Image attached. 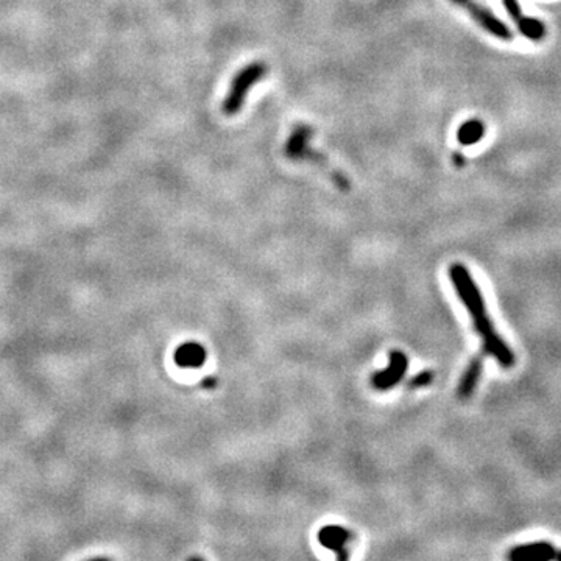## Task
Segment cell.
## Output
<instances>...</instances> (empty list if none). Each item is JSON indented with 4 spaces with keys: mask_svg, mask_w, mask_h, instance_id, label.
Wrapping results in <instances>:
<instances>
[{
    "mask_svg": "<svg viewBox=\"0 0 561 561\" xmlns=\"http://www.w3.org/2000/svg\"><path fill=\"white\" fill-rule=\"evenodd\" d=\"M449 278L454 284L458 298L468 309L472 322H474V329L482 339L485 353L490 354L502 368H512L515 365V354L500 339V335L494 331V326L486 313L484 296L468 268L455 262L449 267Z\"/></svg>",
    "mask_w": 561,
    "mask_h": 561,
    "instance_id": "1",
    "label": "cell"
},
{
    "mask_svg": "<svg viewBox=\"0 0 561 561\" xmlns=\"http://www.w3.org/2000/svg\"><path fill=\"white\" fill-rule=\"evenodd\" d=\"M268 74V65L262 61H254L245 65L242 70H239L234 80L231 82L228 96L225 97L222 111L225 115H236L242 109L246 96L251 91V87L264 80Z\"/></svg>",
    "mask_w": 561,
    "mask_h": 561,
    "instance_id": "2",
    "label": "cell"
},
{
    "mask_svg": "<svg viewBox=\"0 0 561 561\" xmlns=\"http://www.w3.org/2000/svg\"><path fill=\"white\" fill-rule=\"evenodd\" d=\"M450 2L458 5V6H462V8L468 11L471 14V18L474 19L477 24L488 33H491L493 36H496V38H499L502 41L513 39L512 30H510L504 22L499 20L493 13L484 8L482 5H479L477 2H474V0H450Z\"/></svg>",
    "mask_w": 561,
    "mask_h": 561,
    "instance_id": "3",
    "label": "cell"
},
{
    "mask_svg": "<svg viewBox=\"0 0 561 561\" xmlns=\"http://www.w3.org/2000/svg\"><path fill=\"white\" fill-rule=\"evenodd\" d=\"M390 357V363L389 367L385 370L377 371V373L373 374L371 377V385L376 390H391L395 387L396 384H399L403 381L405 373H407V368H409V359H407V355L401 351H390L389 354Z\"/></svg>",
    "mask_w": 561,
    "mask_h": 561,
    "instance_id": "4",
    "label": "cell"
},
{
    "mask_svg": "<svg viewBox=\"0 0 561 561\" xmlns=\"http://www.w3.org/2000/svg\"><path fill=\"white\" fill-rule=\"evenodd\" d=\"M504 6L510 18L518 25L519 32L530 41H541L546 34V27L541 20L529 18L522 13L518 0H504Z\"/></svg>",
    "mask_w": 561,
    "mask_h": 561,
    "instance_id": "5",
    "label": "cell"
},
{
    "mask_svg": "<svg viewBox=\"0 0 561 561\" xmlns=\"http://www.w3.org/2000/svg\"><path fill=\"white\" fill-rule=\"evenodd\" d=\"M557 557V552L549 543H530L516 546L508 553V558L513 561H549Z\"/></svg>",
    "mask_w": 561,
    "mask_h": 561,
    "instance_id": "6",
    "label": "cell"
},
{
    "mask_svg": "<svg viewBox=\"0 0 561 561\" xmlns=\"http://www.w3.org/2000/svg\"><path fill=\"white\" fill-rule=\"evenodd\" d=\"M312 136H313V130L309 125H304V123H301V125H296L286 142V147H284V155H286L289 159L298 161V158H300L303 150L310 144Z\"/></svg>",
    "mask_w": 561,
    "mask_h": 561,
    "instance_id": "7",
    "label": "cell"
},
{
    "mask_svg": "<svg viewBox=\"0 0 561 561\" xmlns=\"http://www.w3.org/2000/svg\"><path fill=\"white\" fill-rule=\"evenodd\" d=\"M482 370H484V360L482 357L477 355L469 362V365L465 370L460 382H458V389H457L458 398L468 399L472 396V393H474L479 384L480 374H482Z\"/></svg>",
    "mask_w": 561,
    "mask_h": 561,
    "instance_id": "8",
    "label": "cell"
},
{
    "mask_svg": "<svg viewBox=\"0 0 561 561\" xmlns=\"http://www.w3.org/2000/svg\"><path fill=\"white\" fill-rule=\"evenodd\" d=\"M206 351L198 343H184L175 351V362L183 368H198L205 363Z\"/></svg>",
    "mask_w": 561,
    "mask_h": 561,
    "instance_id": "9",
    "label": "cell"
},
{
    "mask_svg": "<svg viewBox=\"0 0 561 561\" xmlns=\"http://www.w3.org/2000/svg\"><path fill=\"white\" fill-rule=\"evenodd\" d=\"M318 540L324 546V548L337 552L340 557H343L341 550H343L345 544L349 540V534L343 527L327 526V527H323L322 530H320Z\"/></svg>",
    "mask_w": 561,
    "mask_h": 561,
    "instance_id": "10",
    "label": "cell"
},
{
    "mask_svg": "<svg viewBox=\"0 0 561 561\" xmlns=\"http://www.w3.org/2000/svg\"><path fill=\"white\" fill-rule=\"evenodd\" d=\"M485 134V125L482 120L471 119L462 123L460 128L457 131V141L462 145H474Z\"/></svg>",
    "mask_w": 561,
    "mask_h": 561,
    "instance_id": "11",
    "label": "cell"
},
{
    "mask_svg": "<svg viewBox=\"0 0 561 561\" xmlns=\"http://www.w3.org/2000/svg\"><path fill=\"white\" fill-rule=\"evenodd\" d=\"M434 381V373L432 371H420V373L412 377L409 381V389H422V387H427L429 384Z\"/></svg>",
    "mask_w": 561,
    "mask_h": 561,
    "instance_id": "12",
    "label": "cell"
},
{
    "mask_svg": "<svg viewBox=\"0 0 561 561\" xmlns=\"http://www.w3.org/2000/svg\"><path fill=\"white\" fill-rule=\"evenodd\" d=\"M454 161L457 167H463L465 165V156L460 155V153H454Z\"/></svg>",
    "mask_w": 561,
    "mask_h": 561,
    "instance_id": "13",
    "label": "cell"
},
{
    "mask_svg": "<svg viewBox=\"0 0 561 561\" xmlns=\"http://www.w3.org/2000/svg\"><path fill=\"white\" fill-rule=\"evenodd\" d=\"M555 558H557V560H560V561H561V552H558V553H557V557H555Z\"/></svg>",
    "mask_w": 561,
    "mask_h": 561,
    "instance_id": "14",
    "label": "cell"
}]
</instances>
